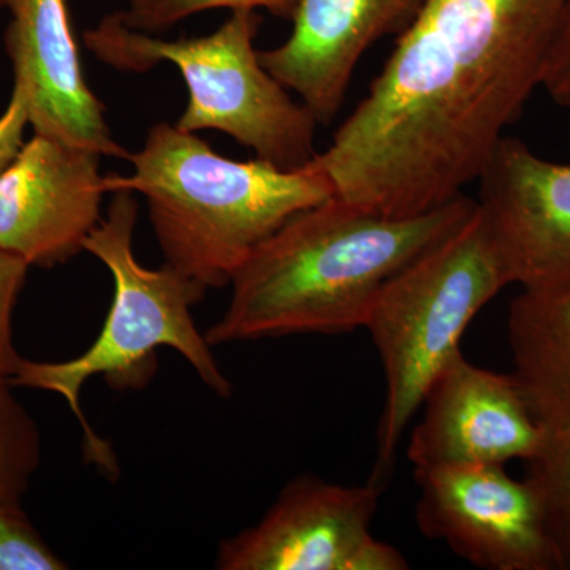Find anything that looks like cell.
I'll use <instances>...</instances> for the list:
<instances>
[{
  "label": "cell",
  "instance_id": "obj_9",
  "mask_svg": "<svg viewBox=\"0 0 570 570\" xmlns=\"http://www.w3.org/2000/svg\"><path fill=\"white\" fill-rule=\"evenodd\" d=\"M102 156L33 134L0 175V249L29 266H55L85 250L104 219Z\"/></svg>",
  "mask_w": 570,
  "mask_h": 570
},
{
  "label": "cell",
  "instance_id": "obj_17",
  "mask_svg": "<svg viewBox=\"0 0 570 570\" xmlns=\"http://www.w3.org/2000/svg\"><path fill=\"white\" fill-rule=\"evenodd\" d=\"M299 0H127L116 11L122 22L145 32H160L187 18L209 10H266L273 17L292 20Z\"/></svg>",
  "mask_w": 570,
  "mask_h": 570
},
{
  "label": "cell",
  "instance_id": "obj_1",
  "mask_svg": "<svg viewBox=\"0 0 570 570\" xmlns=\"http://www.w3.org/2000/svg\"><path fill=\"white\" fill-rule=\"evenodd\" d=\"M569 10L570 0H422L311 164L335 197L387 216L449 204L542 88Z\"/></svg>",
  "mask_w": 570,
  "mask_h": 570
},
{
  "label": "cell",
  "instance_id": "obj_6",
  "mask_svg": "<svg viewBox=\"0 0 570 570\" xmlns=\"http://www.w3.org/2000/svg\"><path fill=\"white\" fill-rule=\"evenodd\" d=\"M478 202V200H475ZM512 285L479 206L471 219L401 269L379 294L365 328L385 376L374 482L384 487L397 445L471 322Z\"/></svg>",
  "mask_w": 570,
  "mask_h": 570
},
{
  "label": "cell",
  "instance_id": "obj_22",
  "mask_svg": "<svg viewBox=\"0 0 570 570\" xmlns=\"http://www.w3.org/2000/svg\"><path fill=\"white\" fill-rule=\"evenodd\" d=\"M7 9V0H0V10Z\"/></svg>",
  "mask_w": 570,
  "mask_h": 570
},
{
  "label": "cell",
  "instance_id": "obj_7",
  "mask_svg": "<svg viewBox=\"0 0 570 570\" xmlns=\"http://www.w3.org/2000/svg\"><path fill=\"white\" fill-rule=\"evenodd\" d=\"M382 489L298 475L255 527L220 543L216 569L406 570L403 553L371 534Z\"/></svg>",
  "mask_w": 570,
  "mask_h": 570
},
{
  "label": "cell",
  "instance_id": "obj_4",
  "mask_svg": "<svg viewBox=\"0 0 570 570\" xmlns=\"http://www.w3.org/2000/svg\"><path fill=\"white\" fill-rule=\"evenodd\" d=\"M111 195L107 214L85 243L86 253L110 272L115 288L102 332L75 358L58 363L22 360L20 370L9 379L11 387L61 395L80 422L88 460L108 474L116 472L112 450L94 433L80 407L81 389L89 379L104 376L112 387H138L141 377L148 381L153 376L157 348L170 347L217 396L232 395V382L193 317V306L204 299L206 288L170 265L157 269L142 266L134 253L137 200L132 193Z\"/></svg>",
  "mask_w": 570,
  "mask_h": 570
},
{
  "label": "cell",
  "instance_id": "obj_8",
  "mask_svg": "<svg viewBox=\"0 0 570 570\" xmlns=\"http://www.w3.org/2000/svg\"><path fill=\"white\" fill-rule=\"evenodd\" d=\"M414 479L415 519L428 539L480 569H564L538 494L501 464L414 469Z\"/></svg>",
  "mask_w": 570,
  "mask_h": 570
},
{
  "label": "cell",
  "instance_id": "obj_18",
  "mask_svg": "<svg viewBox=\"0 0 570 570\" xmlns=\"http://www.w3.org/2000/svg\"><path fill=\"white\" fill-rule=\"evenodd\" d=\"M69 568L29 523L21 502H0V570Z\"/></svg>",
  "mask_w": 570,
  "mask_h": 570
},
{
  "label": "cell",
  "instance_id": "obj_11",
  "mask_svg": "<svg viewBox=\"0 0 570 570\" xmlns=\"http://www.w3.org/2000/svg\"><path fill=\"white\" fill-rule=\"evenodd\" d=\"M475 183L512 284L523 291L570 284V165L504 135Z\"/></svg>",
  "mask_w": 570,
  "mask_h": 570
},
{
  "label": "cell",
  "instance_id": "obj_20",
  "mask_svg": "<svg viewBox=\"0 0 570 570\" xmlns=\"http://www.w3.org/2000/svg\"><path fill=\"white\" fill-rule=\"evenodd\" d=\"M29 126L28 99L18 86H13L9 104L0 115V175L24 146L26 129Z\"/></svg>",
  "mask_w": 570,
  "mask_h": 570
},
{
  "label": "cell",
  "instance_id": "obj_5",
  "mask_svg": "<svg viewBox=\"0 0 570 570\" xmlns=\"http://www.w3.org/2000/svg\"><path fill=\"white\" fill-rule=\"evenodd\" d=\"M261 24L258 11L235 10L208 36L167 40L130 28L115 11L82 40L111 69L145 73L159 63L175 66L189 96L179 129L216 130L258 159L298 170L317 156L318 122L262 63L255 48Z\"/></svg>",
  "mask_w": 570,
  "mask_h": 570
},
{
  "label": "cell",
  "instance_id": "obj_3",
  "mask_svg": "<svg viewBox=\"0 0 570 570\" xmlns=\"http://www.w3.org/2000/svg\"><path fill=\"white\" fill-rule=\"evenodd\" d=\"M126 160L132 171L105 175V190L140 194L165 264L206 291L230 285L277 228L335 195L316 165L228 159L176 124H154Z\"/></svg>",
  "mask_w": 570,
  "mask_h": 570
},
{
  "label": "cell",
  "instance_id": "obj_16",
  "mask_svg": "<svg viewBox=\"0 0 570 570\" xmlns=\"http://www.w3.org/2000/svg\"><path fill=\"white\" fill-rule=\"evenodd\" d=\"M0 377V502H21L40 463L36 423Z\"/></svg>",
  "mask_w": 570,
  "mask_h": 570
},
{
  "label": "cell",
  "instance_id": "obj_13",
  "mask_svg": "<svg viewBox=\"0 0 570 570\" xmlns=\"http://www.w3.org/2000/svg\"><path fill=\"white\" fill-rule=\"evenodd\" d=\"M420 6L422 0H299L291 36L258 55L318 124H328L365 52L384 37L400 36Z\"/></svg>",
  "mask_w": 570,
  "mask_h": 570
},
{
  "label": "cell",
  "instance_id": "obj_21",
  "mask_svg": "<svg viewBox=\"0 0 570 570\" xmlns=\"http://www.w3.org/2000/svg\"><path fill=\"white\" fill-rule=\"evenodd\" d=\"M542 88L554 102L570 108V10L551 50Z\"/></svg>",
  "mask_w": 570,
  "mask_h": 570
},
{
  "label": "cell",
  "instance_id": "obj_19",
  "mask_svg": "<svg viewBox=\"0 0 570 570\" xmlns=\"http://www.w3.org/2000/svg\"><path fill=\"white\" fill-rule=\"evenodd\" d=\"M28 269V262L0 249V377L3 379L14 376L24 360L14 348L11 318Z\"/></svg>",
  "mask_w": 570,
  "mask_h": 570
},
{
  "label": "cell",
  "instance_id": "obj_10",
  "mask_svg": "<svg viewBox=\"0 0 570 570\" xmlns=\"http://www.w3.org/2000/svg\"><path fill=\"white\" fill-rule=\"evenodd\" d=\"M422 407L407 445L414 469L505 466L530 460L542 441L543 426L513 373L472 365L461 351L434 379Z\"/></svg>",
  "mask_w": 570,
  "mask_h": 570
},
{
  "label": "cell",
  "instance_id": "obj_2",
  "mask_svg": "<svg viewBox=\"0 0 570 570\" xmlns=\"http://www.w3.org/2000/svg\"><path fill=\"white\" fill-rule=\"evenodd\" d=\"M466 194L415 216H387L330 197L295 214L232 279L212 346L365 328L382 288L471 219Z\"/></svg>",
  "mask_w": 570,
  "mask_h": 570
},
{
  "label": "cell",
  "instance_id": "obj_12",
  "mask_svg": "<svg viewBox=\"0 0 570 570\" xmlns=\"http://www.w3.org/2000/svg\"><path fill=\"white\" fill-rule=\"evenodd\" d=\"M6 48L13 86L28 99L33 134L127 159L116 141L102 100L82 73L67 0H7Z\"/></svg>",
  "mask_w": 570,
  "mask_h": 570
},
{
  "label": "cell",
  "instance_id": "obj_15",
  "mask_svg": "<svg viewBox=\"0 0 570 570\" xmlns=\"http://www.w3.org/2000/svg\"><path fill=\"white\" fill-rule=\"evenodd\" d=\"M527 463L524 480L538 494L566 569L570 558V420L543 426L538 452Z\"/></svg>",
  "mask_w": 570,
  "mask_h": 570
},
{
  "label": "cell",
  "instance_id": "obj_14",
  "mask_svg": "<svg viewBox=\"0 0 570 570\" xmlns=\"http://www.w3.org/2000/svg\"><path fill=\"white\" fill-rule=\"evenodd\" d=\"M513 376L540 425L570 420V284L523 291L508 317Z\"/></svg>",
  "mask_w": 570,
  "mask_h": 570
},
{
  "label": "cell",
  "instance_id": "obj_23",
  "mask_svg": "<svg viewBox=\"0 0 570 570\" xmlns=\"http://www.w3.org/2000/svg\"><path fill=\"white\" fill-rule=\"evenodd\" d=\"M566 569H570V558H569L568 564H566Z\"/></svg>",
  "mask_w": 570,
  "mask_h": 570
}]
</instances>
